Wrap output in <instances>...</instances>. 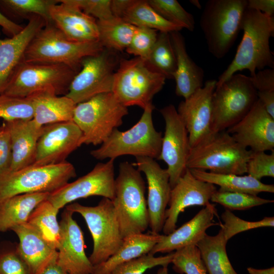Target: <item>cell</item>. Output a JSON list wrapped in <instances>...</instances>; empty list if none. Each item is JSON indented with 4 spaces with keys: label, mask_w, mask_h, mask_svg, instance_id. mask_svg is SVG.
I'll return each instance as SVG.
<instances>
[{
    "label": "cell",
    "mask_w": 274,
    "mask_h": 274,
    "mask_svg": "<svg viewBox=\"0 0 274 274\" xmlns=\"http://www.w3.org/2000/svg\"><path fill=\"white\" fill-rule=\"evenodd\" d=\"M241 30L243 36L235 56L219 77L216 87L238 71L248 70L250 77H253L257 70L266 67L273 68L274 57L269 46L270 38L274 35L273 17L247 8L243 17Z\"/></svg>",
    "instance_id": "6da1fadb"
},
{
    "label": "cell",
    "mask_w": 274,
    "mask_h": 274,
    "mask_svg": "<svg viewBox=\"0 0 274 274\" xmlns=\"http://www.w3.org/2000/svg\"><path fill=\"white\" fill-rule=\"evenodd\" d=\"M140 172L128 161L120 163L112 202L122 237L143 233L149 227L146 187Z\"/></svg>",
    "instance_id": "7a4b0ae2"
},
{
    "label": "cell",
    "mask_w": 274,
    "mask_h": 274,
    "mask_svg": "<svg viewBox=\"0 0 274 274\" xmlns=\"http://www.w3.org/2000/svg\"><path fill=\"white\" fill-rule=\"evenodd\" d=\"M252 151L236 142L226 130L211 133L190 148L187 168L219 174L243 175Z\"/></svg>",
    "instance_id": "3957f363"
},
{
    "label": "cell",
    "mask_w": 274,
    "mask_h": 274,
    "mask_svg": "<svg viewBox=\"0 0 274 274\" xmlns=\"http://www.w3.org/2000/svg\"><path fill=\"white\" fill-rule=\"evenodd\" d=\"M104 49L99 41H71L51 22L46 24L33 37L26 49L23 61L64 64L78 73L84 57L96 55Z\"/></svg>",
    "instance_id": "277c9868"
},
{
    "label": "cell",
    "mask_w": 274,
    "mask_h": 274,
    "mask_svg": "<svg viewBox=\"0 0 274 274\" xmlns=\"http://www.w3.org/2000/svg\"><path fill=\"white\" fill-rule=\"evenodd\" d=\"M154 109L153 104L147 106L139 121L129 129L122 131L115 129L99 148L90 152L91 155L100 160L126 155L157 159L163 136L154 126Z\"/></svg>",
    "instance_id": "5b68a950"
},
{
    "label": "cell",
    "mask_w": 274,
    "mask_h": 274,
    "mask_svg": "<svg viewBox=\"0 0 274 274\" xmlns=\"http://www.w3.org/2000/svg\"><path fill=\"white\" fill-rule=\"evenodd\" d=\"M247 0H209L199 24L209 52L221 59L229 52L241 30Z\"/></svg>",
    "instance_id": "8992f818"
},
{
    "label": "cell",
    "mask_w": 274,
    "mask_h": 274,
    "mask_svg": "<svg viewBox=\"0 0 274 274\" xmlns=\"http://www.w3.org/2000/svg\"><path fill=\"white\" fill-rule=\"evenodd\" d=\"M166 79L141 57L120 58L112 92L124 106H137L144 110L152 104L153 97L162 89Z\"/></svg>",
    "instance_id": "52a82bcc"
},
{
    "label": "cell",
    "mask_w": 274,
    "mask_h": 274,
    "mask_svg": "<svg viewBox=\"0 0 274 274\" xmlns=\"http://www.w3.org/2000/svg\"><path fill=\"white\" fill-rule=\"evenodd\" d=\"M128 114L112 92L98 94L76 105L73 121L81 130L82 143L97 146L102 144L113 130L121 126Z\"/></svg>",
    "instance_id": "ba28073f"
},
{
    "label": "cell",
    "mask_w": 274,
    "mask_h": 274,
    "mask_svg": "<svg viewBox=\"0 0 274 274\" xmlns=\"http://www.w3.org/2000/svg\"><path fill=\"white\" fill-rule=\"evenodd\" d=\"M77 72L62 64L22 61L2 94L27 98L41 92L65 95Z\"/></svg>",
    "instance_id": "9c48e42d"
},
{
    "label": "cell",
    "mask_w": 274,
    "mask_h": 274,
    "mask_svg": "<svg viewBox=\"0 0 274 274\" xmlns=\"http://www.w3.org/2000/svg\"><path fill=\"white\" fill-rule=\"evenodd\" d=\"M77 176L69 162L49 165H31L9 172L0 177V202L13 196L33 193H51Z\"/></svg>",
    "instance_id": "30bf717a"
},
{
    "label": "cell",
    "mask_w": 274,
    "mask_h": 274,
    "mask_svg": "<svg viewBox=\"0 0 274 274\" xmlns=\"http://www.w3.org/2000/svg\"><path fill=\"white\" fill-rule=\"evenodd\" d=\"M65 209L80 214L86 222L93 239L89 259L93 266L105 262L117 251L123 237L111 200L103 198L95 206L74 202Z\"/></svg>",
    "instance_id": "8fae6325"
},
{
    "label": "cell",
    "mask_w": 274,
    "mask_h": 274,
    "mask_svg": "<svg viewBox=\"0 0 274 274\" xmlns=\"http://www.w3.org/2000/svg\"><path fill=\"white\" fill-rule=\"evenodd\" d=\"M258 100L250 76L234 74L217 86L212 97L213 131L226 130L241 120Z\"/></svg>",
    "instance_id": "7c38bea8"
},
{
    "label": "cell",
    "mask_w": 274,
    "mask_h": 274,
    "mask_svg": "<svg viewBox=\"0 0 274 274\" xmlns=\"http://www.w3.org/2000/svg\"><path fill=\"white\" fill-rule=\"evenodd\" d=\"M119 60L116 51L106 48L84 57L65 95L77 105L98 94L112 92Z\"/></svg>",
    "instance_id": "4fadbf2b"
},
{
    "label": "cell",
    "mask_w": 274,
    "mask_h": 274,
    "mask_svg": "<svg viewBox=\"0 0 274 274\" xmlns=\"http://www.w3.org/2000/svg\"><path fill=\"white\" fill-rule=\"evenodd\" d=\"M114 160L98 163L86 175L50 193L47 200L58 210L77 199L91 196L112 200L115 193Z\"/></svg>",
    "instance_id": "5bb4252c"
},
{
    "label": "cell",
    "mask_w": 274,
    "mask_h": 274,
    "mask_svg": "<svg viewBox=\"0 0 274 274\" xmlns=\"http://www.w3.org/2000/svg\"><path fill=\"white\" fill-rule=\"evenodd\" d=\"M165 122L161 148L157 160L163 161L172 188L187 169V161L190 150L188 131L176 108L172 104L160 110Z\"/></svg>",
    "instance_id": "9a60e30c"
},
{
    "label": "cell",
    "mask_w": 274,
    "mask_h": 274,
    "mask_svg": "<svg viewBox=\"0 0 274 274\" xmlns=\"http://www.w3.org/2000/svg\"><path fill=\"white\" fill-rule=\"evenodd\" d=\"M216 84L217 80H208L177 109L188 131L190 148L213 132L212 97Z\"/></svg>",
    "instance_id": "2e32d148"
},
{
    "label": "cell",
    "mask_w": 274,
    "mask_h": 274,
    "mask_svg": "<svg viewBox=\"0 0 274 274\" xmlns=\"http://www.w3.org/2000/svg\"><path fill=\"white\" fill-rule=\"evenodd\" d=\"M82 137L81 130L73 121L44 126L33 164L49 165L66 161L82 145Z\"/></svg>",
    "instance_id": "e0dca14e"
},
{
    "label": "cell",
    "mask_w": 274,
    "mask_h": 274,
    "mask_svg": "<svg viewBox=\"0 0 274 274\" xmlns=\"http://www.w3.org/2000/svg\"><path fill=\"white\" fill-rule=\"evenodd\" d=\"M216 190L215 185L197 179L187 168L171 189L162 230L164 234L167 235L176 229L179 216L186 208L210 204Z\"/></svg>",
    "instance_id": "ac0fdd59"
},
{
    "label": "cell",
    "mask_w": 274,
    "mask_h": 274,
    "mask_svg": "<svg viewBox=\"0 0 274 274\" xmlns=\"http://www.w3.org/2000/svg\"><path fill=\"white\" fill-rule=\"evenodd\" d=\"M132 164L146 176L148 184L149 227L152 232L159 233L164 225L172 189L168 172L162 168L154 159L150 157H136Z\"/></svg>",
    "instance_id": "d6986e66"
},
{
    "label": "cell",
    "mask_w": 274,
    "mask_h": 274,
    "mask_svg": "<svg viewBox=\"0 0 274 274\" xmlns=\"http://www.w3.org/2000/svg\"><path fill=\"white\" fill-rule=\"evenodd\" d=\"M73 214L66 209L62 214L57 261L68 274H92L94 266L85 253L83 234Z\"/></svg>",
    "instance_id": "ffe728a7"
},
{
    "label": "cell",
    "mask_w": 274,
    "mask_h": 274,
    "mask_svg": "<svg viewBox=\"0 0 274 274\" xmlns=\"http://www.w3.org/2000/svg\"><path fill=\"white\" fill-rule=\"evenodd\" d=\"M226 131L239 144L252 151L274 150V119L258 99L241 120Z\"/></svg>",
    "instance_id": "44dd1931"
},
{
    "label": "cell",
    "mask_w": 274,
    "mask_h": 274,
    "mask_svg": "<svg viewBox=\"0 0 274 274\" xmlns=\"http://www.w3.org/2000/svg\"><path fill=\"white\" fill-rule=\"evenodd\" d=\"M52 22L70 40L98 41L97 20L83 12L70 0H59L50 11Z\"/></svg>",
    "instance_id": "7402d4cb"
},
{
    "label": "cell",
    "mask_w": 274,
    "mask_h": 274,
    "mask_svg": "<svg viewBox=\"0 0 274 274\" xmlns=\"http://www.w3.org/2000/svg\"><path fill=\"white\" fill-rule=\"evenodd\" d=\"M215 215L218 216L217 210L215 204L211 203L179 228L167 235L163 234L149 253L154 255L158 253L168 254L188 246H196L209 227L218 224L213 221Z\"/></svg>",
    "instance_id": "603a6c76"
},
{
    "label": "cell",
    "mask_w": 274,
    "mask_h": 274,
    "mask_svg": "<svg viewBox=\"0 0 274 274\" xmlns=\"http://www.w3.org/2000/svg\"><path fill=\"white\" fill-rule=\"evenodd\" d=\"M45 24L42 18L32 15L29 16L27 24L18 34L9 39L0 38V95L23 61L29 43Z\"/></svg>",
    "instance_id": "cb8c5ba5"
},
{
    "label": "cell",
    "mask_w": 274,
    "mask_h": 274,
    "mask_svg": "<svg viewBox=\"0 0 274 274\" xmlns=\"http://www.w3.org/2000/svg\"><path fill=\"white\" fill-rule=\"evenodd\" d=\"M5 122L9 128L12 146V158L9 172L32 165L43 127L38 126L32 119Z\"/></svg>",
    "instance_id": "d4e9b609"
},
{
    "label": "cell",
    "mask_w": 274,
    "mask_h": 274,
    "mask_svg": "<svg viewBox=\"0 0 274 274\" xmlns=\"http://www.w3.org/2000/svg\"><path fill=\"white\" fill-rule=\"evenodd\" d=\"M176 58L173 75L176 82L175 93L186 99L203 86L204 71L189 56L184 38L180 31L169 32Z\"/></svg>",
    "instance_id": "484cf974"
},
{
    "label": "cell",
    "mask_w": 274,
    "mask_h": 274,
    "mask_svg": "<svg viewBox=\"0 0 274 274\" xmlns=\"http://www.w3.org/2000/svg\"><path fill=\"white\" fill-rule=\"evenodd\" d=\"M11 230L19 238L18 252L27 264L31 274H38L57 256V251L53 249L39 232L27 222Z\"/></svg>",
    "instance_id": "4316f807"
},
{
    "label": "cell",
    "mask_w": 274,
    "mask_h": 274,
    "mask_svg": "<svg viewBox=\"0 0 274 274\" xmlns=\"http://www.w3.org/2000/svg\"><path fill=\"white\" fill-rule=\"evenodd\" d=\"M28 97L33 107L32 120L38 126L73 121L76 104L66 95L41 92Z\"/></svg>",
    "instance_id": "83f0119b"
},
{
    "label": "cell",
    "mask_w": 274,
    "mask_h": 274,
    "mask_svg": "<svg viewBox=\"0 0 274 274\" xmlns=\"http://www.w3.org/2000/svg\"><path fill=\"white\" fill-rule=\"evenodd\" d=\"M162 236L150 231L123 238L117 251L105 262L94 266L92 274H109L118 265L149 253Z\"/></svg>",
    "instance_id": "f1b7e54d"
},
{
    "label": "cell",
    "mask_w": 274,
    "mask_h": 274,
    "mask_svg": "<svg viewBox=\"0 0 274 274\" xmlns=\"http://www.w3.org/2000/svg\"><path fill=\"white\" fill-rule=\"evenodd\" d=\"M50 193L16 195L0 202V232H5L25 223L34 209L47 200Z\"/></svg>",
    "instance_id": "f546056e"
},
{
    "label": "cell",
    "mask_w": 274,
    "mask_h": 274,
    "mask_svg": "<svg viewBox=\"0 0 274 274\" xmlns=\"http://www.w3.org/2000/svg\"><path fill=\"white\" fill-rule=\"evenodd\" d=\"M197 179L217 185L220 191L245 193L257 195L261 192H274V185L266 184L252 177L235 174H219L189 169Z\"/></svg>",
    "instance_id": "4dcf8cb0"
},
{
    "label": "cell",
    "mask_w": 274,
    "mask_h": 274,
    "mask_svg": "<svg viewBox=\"0 0 274 274\" xmlns=\"http://www.w3.org/2000/svg\"><path fill=\"white\" fill-rule=\"evenodd\" d=\"M227 242L220 229L215 235L206 234L196 245L208 274H237L227 254Z\"/></svg>",
    "instance_id": "1f68e13d"
},
{
    "label": "cell",
    "mask_w": 274,
    "mask_h": 274,
    "mask_svg": "<svg viewBox=\"0 0 274 274\" xmlns=\"http://www.w3.org/2000/svg\"><path fill=\"white\" fill-rule=\"evenodd\" d=\"M121 18L136 27L148 28L159 32L169 33L183 29L164 19L145 0H131Z\"/></svg>",
    "instance_id": "d6a6232c"
},
{
    "label": "cell",
    "mask_w": 274,
    "mask_h": 274,
    "mask_svg": "<svg viewBox=\"0 0 274 274\" xmlns=\"http://www.w3.org/2000/svg\"><path fill=\"white\" fill-rule=\"evenodd\" d=\"M98 41L104 48L115 51L126 50L136 27L120 18L97 20Z\"/></svg>",
    "instance_id": "836d02e7"
},
{
    "label": "cell",
    "mask_w": 274,
    "mask_h": 274,
    "mask_svg": "<svg viewBox=\"0 0 274 274\" xmlns=\"http://www.w3.org/2000/svg\"><path fill=\"white\" fill-rule=\"evenodd\" d=\"M59 210L47 199L34 209L27 222L56 250L60 239V226L57 219Z\"/></svg>",
    "instance_id": "e575fe53"
},
{
    "label": "cell",
    "mask_w": 274,
    "mask_h": 274,
    "mask_svg": "<svg viewBox=\"0 0 274 274\" xmlns=\"http://www.w3.org/2000/svg\"><path fill=\"white\" fill-rule=\"evenodd\" d=\"M146 61L153 71L163 75L166 79H173L176 58L169 32L158 33L155 44Z\"/></svg>",
    "instance_id": "d590c367"
},
{
    "label": "cell",
    "mask_w": 274,
    "mask_h": 274,
    "mask_svg": "<svg viewBox=\"0 0 274 274\" xmlns=\"http://www.w3.org/2000/svg\"><path fill=\"white\" fill-rule=\"evenodd\" d=\"M151 7L167 21L182 28L193 31L195 28L193 16L176 0H149Z\"/></svg>",
    "instance_id": "8d00e7d4"
},
{
    "label": "cell",
    "mask_w": 274,
    "mask_h": 274,
    "mask_svg": "<svg viewBox=\"0 0 274 274\" xmlns=\"http://www.w3.org/2000/svg\"><path fill=\"white\" fill-rule=\"evenodd\" d=\"M210 201L219 203L229 210H245L273 202V200L245 193L217 190L212 195Z\"/></svg>",
    "instance_id": "74e56055"
},
{
    "label": "cell",
    "mask_w": 274,
    "mask_h": 274,
    "mask_svg": "<svg viewBox=\"0 0 274 274\" xmlns=\"http://www.w3.org/2000/svg\"><path fill=\"white\" fill-rule=\"evenodd\" d=\"M173 268L180 274H208L195 245L185 247L174 252Z\"/></svg>",
    "instance_id": "f35d334b"
},
{
    "label": "cell",
    "mask_w": 274,
    "mask_h": 274,
    "mask_svg": "<svg viewBox=\"0 0 274 274\" xmlns=\"http://www.w3.org/2000/svg\"><path fill=\"white\" fill-rule=\"evenodd\" d=\"M33 116V107L28 97L19 98L0 95V119L5 122L31 120Z\"/></svg>",
    "instance_id": "ab89813d"
},
{
    "label": "cell",
    "mask_w": 274,
    "mask_h": 274,
    "mask_svg": "<svg viewBox=\"0 0 274 274\" xmlns=\"http://www.w3.org/2000/svg\"><path fill=\"white\" fill-rule=\"evenodd\" d=\"M174 254L172 252L155 257L148 253L118 265L109 274H144L148 269L157 266H168L172 263Z\"/></svg>",
    "instance_id": "60d3db41"
},
{
    "label": "cell",
    "mask_w": 274,
    "mask_h": 274,
    "mask_svg": "<svg viewBox=\"0 0 274 274\" xmlns=\"http://www.w3.org/2000/svg\"><path fill=\"white\" fill-rule=\"evenodd\" d=\"M224 223L220 224L225 239L228 241L232 237L237 234L250 229L273 227V217H265L258 221H248L236 216L231 211L226 210L221 215Z\"/></svg>",
    "instance_id": "b9f144b4"
},
{
    "label": "cell",
    "mask_w": 274,
    "mask_h": 274,
    "mask_svg": "<svg viewBox=\"0 0 274 274\" xmlns=\"http://www.w3.org/2000/svg\"><path fill=\"white\" fill-rule=\"evenodd\" d=\"M1 3L9 9L20 15L31 14L42 18L46 24L52 22L51 7L58 0H4Z\"/></svg>",
    "instance_id": "7bdbcfd3"
},
{
    "label": "cell",
    "mask_w": 274,
    "mask_h": 274,
    "mask_svg": "<svg viewBox=\"0 0 274 274\" xmlns=\"http://www.w3.org/2000/svg\"><path fill=\"white\" fill-rule=\"evenodd\" d=\"M157 31L146 27H138L126 49L127 53L146 60L157 40Z\"/></svg>",
    "instance_id": "ee69618b"
},
{
    "label": "cell",
    "mask_w": 274,
    "mask_h": 274,
    "mask_svg": "<svg viewBox=\"0 0 274 274\" xmlns=\"http://www.w3.org/2000/svg\"><path fill=\"white\" fill-rule=\"evenodd\" d=\"M270 154L264 151H252L247 163V173L260 180L263 177H274V150Z\"/></svg>",
    "instance_id": "f6af8a7d"
},
{
    "label": "cell",
    "mask_w": 274,
    "mask_h": 274,
    "mask_svg": "<svg viewBox=\"0 0 274 274\" xmlns=\"http://www.w3.org/2000/svg\"><path fill=\"white\" fill-rule=\"evenodd\" d=\"M0 274H31L17 245L0 247Z\"/></svg>",
    "instance_id": "bcb514c9"
},
{
    "label": "cell",
    "mask_w": 274,
    "mask_h": 274,
    "mask_svg": "<svg viewBox=\"0 0 274 274\" xmlns=\"http://www.w3.org/2000/svg\"><path fill=\"white\" fill-rule=\"evenodd\" d=\"M85 14L97 20L109 19L113 15L111 10V0H70Z\"/></svg>",
    "instance_id": "7dc6e473"
},
{
    "label": "cell",
    "mask_w": 274,
    "mask_h": 274,
    "mask_svg": "<svg viewBox=\"0 0 274 274\" xmlns=\"http://www.w3.org/2000/svg\"><path fill=\"white\" fill-rule=\"evenodd\" d=\"M12 158L10 130L7 124L4 122L0 126V177L10 171Z\"/></svg>",
    "instance_id": "c3c4849f"
},
{
    "label": "cell",
    "mask_w": 274,
    "mask_h": 274,
    "mask_svg": "<svg viewBox=\"0 0 274 274\" xmlns=\"http://www.w3.org/2000/svg\"><path fill=\"white\" fill-rule=\"evenodd\" d=\"M253 85L257 91L274 90V70L271 68L258 71L250 77Z\"/></svg>",
    "instance_id": "681fc988"
},
{
    "label": "cell",
    "mask_w": 274,
    "mask_h": 274,
    "mask_svg": "<svg viewBox=\"0 0 274 274\" xmlns=\"http://www.w3.org/2000/svg\"><path fill=\"white\" fill-rule=\"evenodd\" d=\"M247 8L260 12L262 13L273 17V0H248Z\"/></svg>",
    "instance_id": "f907efd6"
},
{
    "label": "cell",
    "mask_w": 274,
    "mask_h": 274,
    "mask_svg": "<svg viewBox=\"0 0 274 274\" xmlns=\"http://www.w3.org/2000/svg\"><path fill=\"white\" fill-rule=\"evenodd\" d=\"M257 97L266 112L274 119V90L257 91Z\"/></svg>",
    "instance_id": "816d5d0a"
},
{
    "label": "cell",
    "mask_w": 274,
    "mask_h": 274,
    "mask_svg": "<svg viewBox=\"0 0 274 274\" xmlns=\"http://www.w3.org/2000/svg\"><path fill=\"white\" fill-rule=\"evenodd\" d=\"M0 26L2 27L12 37L18 34L22 31L24 27L8 19L1 12Z\"/></svg>",
    "instance_id": "f5cc1de1"
},
{
    "label": "cell",
    "mask_w": 274,
    "mask_h": 274,
    "mask_svg": "<svg viewBox=\"0 0 274 274\" xmlns=\"http://www.w3.org/2000/svg\"><path fill=\"white\" fill-rule=\"evenodd\" d=\"M57 258L52 259L38 274H68L58 264Z\"/></svg>",
    "instance_id": "db71d44e"
},
{
    "label": "cell",
    "mask_w": 274,
    "mask_h": 274,
    "mask_svg": "<svg viewBox=\"0 0 274 274\" xmlns=\"http://www.w3.org/2000/svg\"><path fill=\"white\" fill-rule=\"evenodd\" d=\"M247 269L250 274H274L273 267L266 269H256L249 267Z\"/></svg>",
    "instance_id": "11a10c76"
},
{
    "label": "cell",
    "mask_w": 274,
    "mask_h": 274,
    "mask_svg": "<svg viewBox=\"0 0 274 274\" xmlns=\"http://www.w3.org/2000/svg\"><path fill=\"white\" fill-rule=\"evenodd\" d=\"M189 2L194 7L199 9H201L202 6L200 2L198 0H190Z\"/></svg>",
    "instance_id": "9f6ffc18"
},
{
    "label": "cell",
    "mask_w": 274,
    "mask_h": 274,
    "mask_svg": "<svg viewBox=\"0 0 274 274\" xmlns=\"http://www.w3.org/2000/svg\"><path fill=\"white\" fill-rule=\"evenodd\" d=\"M156 274H168L167 266H161L158 269Z\"/></svg>",
    "instance_id": "6f0895ef"
}]
</instances>
